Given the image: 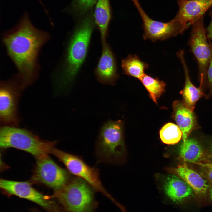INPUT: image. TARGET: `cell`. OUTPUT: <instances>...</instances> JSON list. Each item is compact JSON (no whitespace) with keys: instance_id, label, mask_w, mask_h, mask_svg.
<instances>
[{"instance_id":"obj_1","label":"cell","mask_w":212,"mask_h":212,"mask_svg":"<svg viewBox=\"0 0 212 212\" xmlns=\"http://www.w3.org/2000/svg\"><path fill=\"white\" fill-rule=\"evenodd\" d=\"M50 38L47 32L36 28L25 12L16 25L2 34L7 55L17 70L23 88L37 77L40 67L38 57L42 46Z\"/></svg>"},{"instance_id":"obj_2","label":"cell","mask_w":212,"mask_h":212,"mask_svg":"<svg viewBox=\"0 0 212 212\" xmlns=\"http://www.w3.org/2000/svg\"><path fill=\"white\" fill-rule=\"evenodd\" d=\"M93 18L87 15L77 26L67 47L64 59L55 80L59 87L69 88L86 57L94 28Z\"/></svg>"},{"instance_id":"obj_3","label":"cell","mask_w":212,"mask_h":212,"mask_svg":"<svg viewBox=\"0 0 212 212\" xmlns=\"http://www.w3.org/2000/svg\"><path fill=\"white\" fill-rule=\"evenodd\" d=\"M95 191L84 180L76 177L72 178L56 192L67 212H95L98 206L95 197Z\"/></svg>"},{"instance_id":"obj_4","label":"cell","mask_w":212,"mask_h":212,"mask_svg":"<svg viewBox=\"0 0 212 212\" xmlns=\"http://www.w3.org/2000/svg\"><path fill=\"white\" fill-rule=\"evenodd\" d=\"M56 142L43 141L29 131L12 126L3 127L0 130V146L26 151L38 158L52 153Z\"/></svg>"},{"instance_id":"obj_5","label":"cell","mask_w":212,"mask_h":212,"mask_svg":"<svg viewBox=\"0 0 212 212\" xmlns=\"http://www.w3.org/2000/svg\"><path fill=\"white\" fill-rule=\"evenodd\" d=\"M123 149L122 122L108 121L100 129L96 141L95 154L97 161L113 163L122 154Z\"/></svg>"},{"instance_id":"obj_6","label":"cell","mask_w":212,"mask_h":212,"mask_svg":"<svg viewBox=\"0 0 212 212\" xmlns=\"http://www.w3.org/2000/svg\"><path fill=\"white\" fill-rule=\"evenodd\" d=\"M52 153L65 166L72 174L85 181L97 191L114 203L116 201L103 187L100 178L99 169L88 165L80 157L54 148Z\"/></svg>"},{"instance_id":"obj_7","label":"cell","mask_w":212,"mask_h":212,"mask_svg":"<svg viewBox=\"0 0 212 212\" xmlns=\"http://www.w3.org/2000/svg\"><path fill=\"white\" fill-rule=\"evenodd\" d=\"M23 89L17 74L9 80L1 82L0 120L3 125L12 126L18 124L17 103Z\"/></svg>"},{"instance_id":"obj_8","label":"cell","mask_w":212,"mask_h":212,"mask_svg":"<svg viewBox=\"0 0 212 212\" xmlns=\"http://www.w3.org/2000/svg\"><path fill=\"white\" fill-rule=\"evenodd\" d=\"M142 19L144 29L143 37L153 42L164 40L183 33L188 28L175 17L171 21L163 22L151 19L143 10L138 0H132Z\"/></svg>"},{"instance_id":"obj_9","label":"cell","mask_w":212,"mask_h":212,"mask_svg":"<svg viewBox=\"0 0 212 212\" xmlns=\"http://www.w3.org/2000/svg\"><path fill=\"white\" fill-rule=\"evenodd\" d=\"M37 159L32 177L34 181L43 184L57 191L62 188L71 179L69 173L47 155Z\"/></svg>"},{"instance_id":"obj_10","label":"cell","mask_w":212,"mask_h":212,"mask_svg":"<svg viewBox=\"0 0 212 212\" xmlns=\"http://www.w3.org/2000/svg\"><path fill=\"white\" fill-rule=\"evenodd\" d=\"M203 16L192 25L189 44L198 62L200 77L206 79V74L212 50L207 40Z\"/></svg>"},{"instance_id":"obj_11","label":"cell","mask_w":212,"mask_h":212,"mask_svg":"<svg viewBox=\"0 0 212 212\" xmlns=\"http://www.w3.org/2000/svg\"><path fill=\"white\" fill-rule=\"evenodd\" d=\"M0 186L9 194L30 200L42 207L48 208L50 206L47 197L35 190L28 182L1 179Z\"/></svg>"},{"instance_id":"obj_12","label":"cell","mask_w":212,"mask_h":212,"mask_svg":"<svg viewBox=\"0 0 212 212\" xmlns=\"http://www.w3.org/2000/svg\"><path fill=\"white\" fill-rule=\"evenodd\" d=\"M102 43V54L95 74L101 83L113 85L118 77L115 57L108 44L106 42Z\"/></svg>"},{"instance_id":"obj_13","label":"cell","mask_w":212,"mask_h":212,"mask_svg":"<svg viewBox=\"0 0 212 212\" xmlns=\"http://www.w3.org/2000/svg\"><path fill=\"white\" fill-rule=\"evenodd\" d=\"M179 9L175 17L187 28L212 7V0H191L178 1Z\"/></svg>"},{"instance_id":"obj_14","label":"cell","mask_w":212,"mask_h":212,"mask_svg":"<svg viewBox=\"0 0 212 212\" xmlns=\"http://www.w3.org/2000/svg\"><path fill=\"white\" fill-rule=\"evenodd\" d=\"M173 106L174 118L182 132L183 143H184L192 131L197 126L196 118L193 110L183 101H175Z\"/></svg>"},{"instance_id":"obj_15","label":"cell","mask_w":212,"mask_h":212,"mask_svg":"<svg viewBox=\"0 0 212 212\" xmlns=\"http://www.w3.org/2000/svg\"><path fill=\"white\" fill-rule=\"evenodd\" d=\"M177 55L182 65L185 73V82L183 89L180 94L183 98V102L189 108L193 110L197 102L202 97L206 95L203 91L205 82L203 79H200V85L198 87H195L190 80L189 71L184 56V52L180 50Z\"/></svg>"},{"instance_id":"obj_16","label":"cell","mask_w":212,"mask_h":212,"mask_svg":"<svg viewBox=\"0 0 212 212\" xmlns=\"http://www.w3.org/2000/svg\"><path fill=\"white\" fill-rule=\"evenodd\" d=\"M165 193L172 201L181 203L192 193V189L185 181L174 175L167 177L163 186Z\"/></svg>"},{"instance_id":"obj_17","label":"cell","mask_w":212,"mask_h":212,"mask_svg":"<svg viewBox=\"0 0 212 212\" xmlns=\"http://www.w3.org/2000/svg\"><path fill=\"white\" fill-rule=\"evenodd\" d=\"M180 157L184 161L195 164L209 161L205 156V151L196 140L188 138L181 145L180 150Z\"/></svg>"},{"instance_id":"obj_18","label":"cell","mask_w":212,"mask_h":212,"mask_svg":"<svg viewBox=\"0 0 212 212\" xmlns=\"http://www.w3.org/2000/svg\"><path fill=\"white\" fill-rule=\"evenodd\" d=\"M109 0H98L94 13V19L100 33L102 43L106 42L111 17Z\"/></svg>"},{"instance_id":"obj_19","label":"cell","mask_w":212,"mask_h":212,"mask_svg":"<svg viewBox=\"0 0 212 212\" xmlns=\"http://www.w3.org/2000/svg\"><path fill=\"white\" fill-rule=\"evenodd\" d=\"M178 175L196 193H205L208 188L207 181L198 173L184 164L176 169Z\"/></svg>"},{"instance_id":"obj_20","label":"cell","mask_w":212,"mask_h":212,"mask_svg":"<svg viewBox=\"0 0 212 212\" xmlns=\"http://www.w3.org/2000/svg\"><path fill=\"white\" fill-rule=\"evenodd\" d=\"M149 65L141 61L137 56L129 55L121 62V67L124 73L140 80L145 74Z\"/></svg>"},{"instance_id":"obj_21","label":"cell","mask_w":212,"mask_h":212,"mask_svg":"<svg viewBox=\"0 0 212 212\" xmlns=\"http://www.w3.org/2000/svg\"><path fill=\"white\" fill-rule=\"evenodd\" d=\"M140 80L148 91L153 101L156 103L158 98L165 91V83L145 74Z\"/></svg>"},{"instance_id":"obj_22","label":"cell","mask_w":212,"mask_h":212,"mask_svg":"<svg viewBox=\"0 0 212 212\" xmlns=\"http://www.w3.org/2000/svg\"><path fill=\"white\" fill-rule=\"evenodd\" d=\"M159 134L162 142L168 145L178 143L182 137V133L179 127L172 123L165 125L160 130Z\"/></svg>"},{"instance_id":"obj_23","label":"cell","mask_w":212,"mask_h":212,"mask_svg":"<svg viewBox=\"0 0 212 212\" xmlns=\"http://www.w3.org/2000/svg\"><path fill=\"white\" fill-rule=\"evenodd\" d=\"M98 0H74L72 9L77 15H82L91 9Z\"/></svg>"},{"instance_id":"obj_24","label":"cell","mask_w":212,"mask_h":212,"mask_svg":"<svg viewBox=\"0 0 212 212\" xmlns=\"http://www.w3.org/2000/svg\"><path fill=\"white\" fill-rule=\"evenodd\" d=\"M210 44L211 48L212 54L207 70L206 81V82H207L209 90L207 97H209L212 93V43H210Z\"/></svg>"},{"instance_id":"obj_25","label":"cell","mask_w":212,"mask_h":212,"mask_svg":"<svg viewBox=\"0 0 212 212\" xmlns=\"http://www.w3.org/2000/svg\"><path fill=\"white\" fill-rule=\"evenodd\" d=\"M196 164L202 168L203 172L206 176L212 181V162L198 163Z\"/></svg>"},{"instance_id":"obj_26","label":"cell","mask_w":212,"mask_h":212,"mask_svg":"<svg viewBox=\"0 0 212 212\" xmlns=\"http://www.w3.org/2000/svg\"><path fill=\"white\" fill-rule=\"evenodd\" d=\"M209 15L211 18V22L207 29L208 37L212 41V10L210 11Z\"/></svg>"},{"instance_id":"obj_27","label":"cell","mask_w":212,"mask_h":212,"mask_svg":"<svg viewBox=\"0 0 212 212\" xmlns=\"http://www.w3.org/2000/svg\"><path fill=\"white\" fill-rule=\"evenodd\" d=\"M210 194L211 198L212 200V186L211 187L210 189Z\"/></svg>"},{"instance_id":"obj_28","label":"cell","mask_w":212,"mask_h":212,"mask_svg":"<svg viewBox=\"0 0 212 212\" xmlns=\"http://www.w3.org/2000/svg\"><path fill=\"white\" fill-rule=\"evenodd\" d=\"M188 0H177V1H188Z\"/></svg>"},{"instance_id":"obj_29","label":"cell","mask_w":212,"mask_h":212,"mask_svg":"<svg viewBox=\"0 0 212 212\" xmlns=\"http://www.w3.org/2000/svg\"><path fill=\"white\" fill-rule=\"evenodd\" d=\"M211 152H212V144L211 145Z\"/></svg>"}]
</instances>
